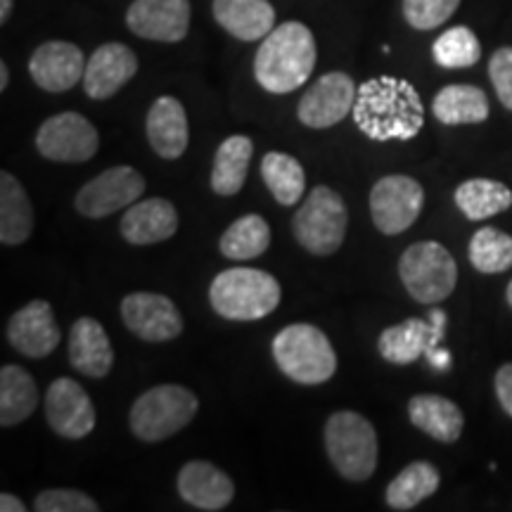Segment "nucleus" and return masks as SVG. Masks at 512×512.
I'll return each mask as SVG.
<instances>
[{"instance_id": "f03ea898", "label": "nucleus", "mask_w": 512, "mask_h": 512, "mask_svg": "<svg viewBox=\"0 0 512 512\" xmlns=\"http://www.w3.org/2000/svg\"><path fill=\"white\" fill-rule=\"evenodd\" d=\"M316 38L302 22H285L275 27L254 57L256 83L268 93L285 95L297 91L311 79L316 67Z\"/></svg>"}, {"instance_id": "0eeeda50", "label": "nucleus", "mask_w": 512, "mask_h": 512, "mask_svg": "<svg viewBox=\"0 0 512 512\" xmlns=\"http://www.w3.org/2000/svg\"><path fill=\"white\" fill-rule=\"evenodd\" d=\"M349 209L337 190L316 185L292 219L294 240L313 256H332L344 245Z\"/></svg>"}, {"instance_id": "f257e3e1", "label": "nucleus", "mask_w": 512, "mask_h": 512, "mask_svg": "<svg viewBox=\"0 0 512 512\" xmlns=\"http://www.w3.org/2000/svg\"><path fill=\"white\" fill-rule=\"evenodd\" d=\"M354 124L370 140H411L425 124V107L413 83L377 76L358 86L354 102Z\"/></svg>"}, {"instance_id": "37998d69", "label": "nucleus", "mask_w": 512, "mask_h": 512, "mask_svg": "<svg viewBox=\"0 0 512 512\" xmlns=\"http://www.w3.org/2000/svg\"><path fill=\"white\" fill-rule=\"evenodd\" d=\"M505 297H508V304H510V309H512V280H510V285H508V292H505Z\"/></svg>"}, {"instance_id": "5701e85b", "label": "nucleus", "mask_w": 512, "mask_h": 512, "mask_svg": "<svg viewBox=\"0 0 512 512\" xmlns=\"http://www.w3.org/2000/svg\"><path fill=\"white\" fill-rule=\"evenodd\" d=\"M69 363L76 373L93 377V380L110 375L114 349L105 328L95 318L83 316L69 330Z\"/></svg>"}, {"instance_id": "412c9836", "label": "nucleus", "mask_w": 512, "mask_h": 512, "mask_svg": "<svg viewBox=\"0 0 512 512\" xmlns=\"http://www.w3.org/2000/svg\"><path fill=\"white\" fill-rule=\"evenodd\" d=\"M178 209L174 202L164 197H152V200H138L124 211L121 219V238L128 245L147 247L159 245V242L171 240L178 230Z\"/></svg>"}, {"instance_id": "2f4dec72", "label": "nucleus", "mask_w": 512, "mask_h": 512, "mask_svg": "<svg viewBox=\"0 0 512 512\" xmlns=\"http://www.w3.org/2000/svg\"><path fill=\"white\" fill-rule=\"evenodd\" d=\"M456 204L470 221H484L512 207V190L491 178H472L458 185Z\"/></svg>"}, {"instance_id": "c9c22d12", "label": "nucleus", "mask_w": 512, "mask_h": 512, "mask_svg": "<svg viewBox=\"0 0 512 512\" xmlns=\"http://www.w3.org/2000/svg\"><path fill=\"white\" fill-rule=\"evenodd\" d=\"M460 0H403V17L418 31H432L446 24Z\"/></svg>"}, {"instance_id": "4468645a", "label": "nucleus", "mask_w": 512, "mask_h": 512, "mask_svg": "<svg viewBox=\"0 0 512 512\" xmlns=\"http://www.w3.org/2000/svg\"><path fill=\"white\" fill-rule=\"evenodd\" d=\"M356 83L349 74H323L313 86L306 88L297 107V117L309 128H330L354 112Z\"/></svg>"}, {"instance_id": "9d476101", "label": "nucleus", "mask_w": 512, "mask_h": 512, "mask_svg": "<svg viewBox=\"0 0 512 512\" xmlns=\"http://www.w3.org/2000/svg\"><path fill=\"white\" fill-rule=\"evenodd\" d=\"M145 188L143 174L133 166H112L76 192L74 207L86 219H107L136 204Z\"/></svg>"}, {"instance_id": "f8f14e48", "label": "nucleus", "mask_w": 512, "mask_h": 512, "mask_svg": "<svg viewBox=\"0 0 512 512\" xmlns=\"http://www.w3.org/2000/svg\"><path fill=\"white\" fill-rule=\"evenodd\" d=\"M121 320L143 342H171L183 332V316L169 297L157 292H133L121 302Z\"/></svg>"}, {"instance_id": "cd10ccee", "label": "nucleus", "mask_w": 512, "mask_h": 512, "mask_svg": "<svg viewBox=\"0 0 512 512\" xmlns=\"http://www.w3.org/2000/svg\"><path fill=\"white\" fill-rule=\"evenodd\" d=\"M432 112L446 126L482 124L489 119V100L482 88L470 86V83H453L437 93Z\"/></svg>"}, {"instance_id": "39448f33", "label": "nucleus", "mask_w": 512, "mask_h": 512, "mask_svg": "<svg viewBox=\"0 0 512 512\" xmlns=\"http://www.w3.org/2000/svg\"><path fill=\"white\" fill-rule=\"evenodd\" d=\"M325 451L347 482H366L375 475L380 456L373 422L356 411L332 413L325 422Z\"/></svg>"}, {"instance_id": "7ed1b4c3", "label": "nucleus", "mask_w": 512, "mask_h": 512, "mask_svg": "<svg viewBox=\"0 0 512 512\" xmlns=\"http://www.w3.org/2000/svg\"><path fill=\"white\" fill-rule=\"evenodd\" d=\"M283 290L275 275L259 268H226L211 280L209 304L226 320H261L280 306Z\"/></svg>"}, {"instance_id": "473e14b6", "label": "nucleus", "mask_w": 512, "mask_h": 512, "mask_svg": "<svg viewBox=\"0 0 512 512\" xmlns=\"http://www.w3.org/2000/svg\"><path fill=\"white\" fill-rule=\"evenodd\" d=\"M271 247V226L264 216L247 214L235 219L221 235L219 249L226 259L233 261H249L256 259Z\"/></svg>"}, {"instance_id": "7c9ffc66", "label": "nucleus", "mask_w": 512, "mask_h": 512, "mask_svg": "<svg viewBox=\"0 0 512 512\" xmlns=\"http://www.w3.org/2000/svg\"><path fill=\"white\" fill-rule=\"evenodd\" d=\"M261 178L275 202L283 207L297 204L306 192L304 166L299 164V159L285 155V152H266L261 159Z\"/></svg>"}, {"instance_id": "ea45409f", "label": "nucleus", "mask_w": 512, "mask_h": 512, "mask_svg": "<svg viewBox=\"0 0 512 512\" xmlns=\"http://www.w3.org/2000/svg\"><path fill=\"white\" fill-rule=\"evenodd\" d=\"M0 510L3 512H27V503H22V498H17L15 494L3 491V494H0Z\"/></svg>"}, {"instance_id": "ddd939ff", "label": "nucleus", "mask_w": 512, "mask_h": 512, "mask_svg": "<svg viewBox=\"0 0 512 512\" xmlns=\"http://www.w3.org/2000/svg\"><path fill=\"white\" fill-rule=\"evenodd\" d=\"M46 420L64 439H86L95 430L93 399L72 377H57L46 392Z\"/></svg>"}, {"instance_id": "f3484780", "label": "nucleus", "mask_w": 512, "mask_h": 512, "mask_svg": "<svg viewBox=\"0 0 512 512\" xmlns=\"http://www.w3.org/2000/svg\"><path fill=\"white\" fill-rule=\"evenodd\" d=\"M5 335L12 349L29 358L50 356L62 342V330L55 320L53 306L46 299H34L12 313Z\"/></svg>"}, {"instance_id": "79ce46f5", "label": "nucleus", "mask_w": 512, "mask_h": 512, "mask_svg": "<svg viewBox=\"0 0 512 512\" xmlns=\"http://www.w3.org/2000/svg\"><path fill=\"white\" fill-rule=\"evenodd\" d=\"M8 81H10V74H8V64L0 62V91H5L8 88Z\"/></svg>"}, {"instance_id": "b1692460", "label": "nucleus", "mask_w": 512, "mask_h": 512, "mask_svg": "<svg viewBox=\"0 0 512 512\" xmlns=\"http://www.w3.org/2000/svg\"><path fill=\"white\" fill-rule=\"evenodd\" d=\"M214 19L240 41H264L275 29V8L268 0H214Z\"/></svg>"}, {"instance_id": "a878e982", "label": "nucleus", "mask_w": 512, "mask_h": 512, "mask_svg": "<svg viewBox=\"0 0 512 512\" xmlns=\"http://www.w3.org/2000/svg\"><path fill=\"white\" fill-rule=\"evenodd\" d=\"M34 233V209L31 200L10 171L0 174V242L3 245H22Z\"/></svg>"}, {"instance_id": "58836bf2", "label": "nucleus", "mask_w": 512, "mask_h": 512, "mask_svg": "<svg viewBox=\"0 0 512 512\" xmlns=\"http://www.w3.org/2000/svg\"><path fill=\"white\" fill-rule=\"evenodd\" d=\"M496 396H498V403L503 406V411L512 418V363H505V366L498 368Z\"/></svg>"}, {"instance_id": "bb28decb", "label": "nucleus", "mask_w": 512, "mask_h": 512, "mask_svg": "<svg viewBox=\"0 0 512 512\" xmlns=\"http://www.w3.org/2000/svg\"><path fill=\"white\" fill-rule=\"evenodd\" d=\"M254 143L249 136H230L223 140L211 166V190L221 197H233L245 188Z\"/></svg>"}, {"instance_id": "a19ab883", "label": "nucleus", "mask_w": 512, "mask_h": 512, "mask_svg": "<svg viewBox=\"0 0 512 512\" xmlns=\"http://www.w3.org/2000/svg\"><path fill=\"white\" fill-rule=\"evenodd\" d=\"M12 12V0H0V22H8Z\"/></svg>"}, {"instance_id": "c756f323", "label": "nucleus", "mask_w": 512, "mask_h": 512, "mask_svg": "<svg viewBox=\"0 0 512 512\" xmlns=\"http://www.w3.org/2000/svg\"><path fill=\"white\" fill-rule=\"evenodd\" d=\"M439 484L441 477L437 467L427 460H415L389 482L387 491H384V501L392 510H413L425 498H430L439 489Z\"/></svg>"}, {"instance_id": "e433bc0d", "label": "nucleus", "mask_w": 512, "mask_h": 512, "mask_svg": "<svg viewBox=\"0 0 512 512\" xmlns=\"http://www.w3.org/2000/svg\"><path fill=\"white\" fill-rule=\"evenodd\" d=\"M36 512H98L100 505L83 491L76 489H48L41 491L34 501Z\"/></svg>"}, {"instance_id": "4be33fe9", "label": "nucleus", "mask_w": 512, "mask_h": 512, "mask_svg": "<svg viewBox=\"0 0 512 512\" xmlns=\"http://www.w3.org/2000/svg\"><path fill=\"white\" fill-rule=\"evenodd\" d=\"M145 131L157 157L166 159V162L181 159L190 143L188 114H185L181 100L174 95H162L152 102L145 119Z\"/></svg>"}, {"instance_id": "2eb2a0df", "label": "nucleus", "mask_w": 512, "mask_h": 512, "mask_svg": "<svg viewBox=\"0 0 512 512\" xmlns=\"http://www.w3.org/2000/svg\"><path fill=\"white\" fill-rule=\"evenodd\" d=\"M446 330V313L434 309L430 320L425 318H408L399 325L382 330L377 339V351L387 363L394 366H408L418 361L422 354H430L437 349V342Z\"/></svg>"}, {"instance_id": "c85d7f7f", "label": "nucleus", "mask_w": 512, "mask_h": 512, "mask_svg": "<svg viewBox=\"0 0 512 512\" xmlns=\"http://www.w3.org/2000/svg\"><path fill=\"white\" fill-rule=\"evenodd\" d=\"M38 406L36 380L22 366L0 370V427H17L29 420Z\"/></svg>"}, {"instance_id": "a211bd4d", "label": "nucleus", "mask_w": 512, "mask_h": 512, "mask_svg": "<svg viewBox=\"0 0 512 512\" xmlns=\"http://www.w3.org/2000/svg\"><path fill=\"white\" fill-rule=\"evenodd\" d=\"M29 74L36 81V86L48 93L72 91L86 74V57L74 43L48 41L31 55Z\"/></svg>"}, {"instance_id": "423d86ee", "label": "nucleus", "mask_w": 512, "mask_h": 512, "mask_svg": "<svg viewBox=\"0 0 512 512\" xmlns=\"http://www.w3.org/2000/svg\"><path fill=\"white\" fill-rule=\"evenodd\" d=\"M200 411V401L183 384H159L133 401L128 425L145 444L174 437L190 425Z\"/></svg>"}, {"instance_id": "6e6552de", "label": "nucleus", "mask_w": 512, "mask_h": 512, "mask_svg": "<svg viewBox=\"0 0 512 512\" xmlns=\"http://www.w3.org/2000/svg\"><path fill=\"white\" fill-rule=\"evenodd\" d=\"M399 278L415 302L439 304L456 290L458 266L439 242H415L401 254Z\"/></svg>"}, {"instance_id": "aec40b11", "label": "nucleus", "mask_w": 512, "mask_h": 512, "mask_svg": "<svg viewBox=\"0 0 512 512\" xmlns=\"http://www.w3.org/2000/svg\"><path fill=\"white\" fill-rule=\"evenodd\" d=\"M178 494L192 508L216 512L228 508L235 498V484L221 467L209 460H190L178 472Z\"/></svg>"}, {"instance_id": "9b49d317", "label": "nucleus", "mask_w": 512, "mask_h": 512, "mask_svg": "<svg viewBox=\"0 0 512 512\" xmlns=\"http://www.w3.org/2000/svg\"><path fill=\"white\" fill-rule=\"evenodd\" d=\"M370 216L384 235H399L418 221L425 190L411 176H384L370 190Z\"/></svg>"}, {"instance_id": "6ab92c4d", "label": "nucleus", "mask_w": 512, "mask_h": 512, "mask_svg": "<svg viewBox=\"0 0 512 512\" xmlns=\"http://www.w3.org/2000/svg\"><path fill=\"white\" fill-rule=\"evenodd\" d=\"M138 74V55L124 43H105L88 57L83 91L93 100H110Z\"/></svg>"}, {"instance_id": "393cba45", "label": "nucleus", "mask_w": 512, "mask_h": 512, "mask_svg": "<svg viewBox=\"0 0 512 512\" xmlns=\"http://www.w3.org/2000/svg\"><path fill=\"white\" fill-rule=\"evenodd\" d=\"M408 418L420 432L441 444H453L465 427L463 411L451 399L439 394H418L408 401Z\"/></svg>"}, {"instance_id": "4c0bfd02", "label": "nucleus", "mask_w": 512, "mask_h": 512, "mask_svg": "<svg viewBox=\"0 0 512 512\" xmlns=\"http://www.w3.org/2000/svg\"><path fill=\"white\" fill-rule=\"evenodd\" d=\"M489 76L494 83L498 100L512 112V48H498L489 60Z\"/></svg>"}, {"instance_id": "1a4fd4ad", "label": "nucleus", "mask_w": 512, "mask_h": 512, "mask_svg": "<svg viewBox=\"0 0 512 512\" xmlns=\"http://www.w3.org/2000/svg\"><path fill=\"white\" fill-rule=\"evenodd\" d=\"M100 133L79 112H60L48 117L36 131V150L48 162L81 164L95 157Z\"/></svg>"}, {"instance_id": "20e7f679", "label": "nucleus", "mask_w": 512, "mask_h": 512, "mask_svg": "<svg viewBox=\"0 0 512 512\" xmlns=\"http://www.w3.org/2000/svg\"><path fill=\"white\" fill-rule=\"evenodd\" d=\"M273 358L292 382L316 387L337 373V354L323 330L311 323L287 325L275 335Z\"/></svg>"}, {"instance_id": "dca6fc26", "label": "nucleus", "mask_w": 512, "mask_h": 512, "mask_svg": "<svg viewBox=\"0 0 512 512\" xmlns=\"http://www.w3.org/2000/svg\"><path fill=\"white\" fill-rule=\"evenodd\" d=\"M190 15V0H133L126 27L145 41L178 43L188 36Z\"/></svg>"}, {"instance_id": "72a5a7b5", "label": "nucleus", "mask_w": 512, "mask_h": 512, "mask_svg": "<svg viewBox=\"0 0 512 512\" xmlns=\"http://www.w3.org/2000/svg\"><path fill=\"white\" fill-rule=\"evenodd\" d=\"M470 264L479 273L494 275L512 268V238L503 230L486 226L470 240Z\"/></svg>"}, {"instance_id": "f704fd0d", "label": "nucleus", "mask_w": 512, "mask_h": 512, "mask_svg": "<svg viewBox=\"0 0 512 512\" xmlns=\"http://www.w3.org/2000/svg\"><path fill=\"white\" fill-rule=\"evenodd\" d=\"M432 57L444 69H465L479 62L482 46H479V38L472 29L453 27L434 41Z\"/></svg>"}]
</instances>
